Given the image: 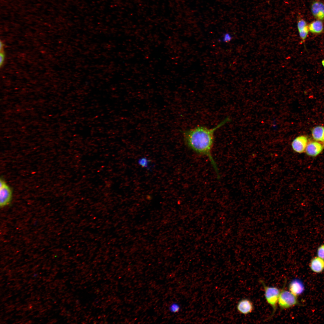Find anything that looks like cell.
<instances>
[{
  "label": "cell",
  "mask_w": 324,
  "mask_h": 324,
  "mask_svg": "<svg viewBox=\"0 0 324 324\" xmlns=\"http://www.w3.org/2000/svg\"><path fill=\"white\" fill-rule=\"evenodd\" d=\"M230 120L227 117L212 128L200 126L185 130L183 132L184 141L187 146L197 153L208 158L218 178L219 171L211 154L214 140V134L216 130Z\"/></svg>",
  "instance_id": "6da1fadb"
},
{
  "label": "cell",
  "mask_w": 324,
  "mask_h": 324,
  "mask_svg": "<svg viewBox=\"0 0 324 324\" xmlns=\"http://www.w3.org/2000/svg\"><path fill=\"white\" fill-rule=\"evenodd\" d=\"M286 279L279 295L278 304L282 310H285L294 307L298 304L297 296L290 291L285 290Z\"/></svg>",
  "instance_id": "7a4b0ae2"
},
{
  "label": "cell",
  "mask_w": 324,
  "mask_h": 324,
  "mask_svg": "<svg viewBox=\"0 0 324 324\" xmlns=\"http://www.w3.org/2000/svg\"><path fill=\"white\" fill-rule=\"evenodd\" d=\"M260 282L264 290V295L266 300L272 308V312L268 318L270 319L273 316L277 309L281 290L276 287L266 286L262 280Z\"/></svg>",
  "instance_id": "3957f363"
},
{
  "label": "cell",
  "mask_w": 324,
  "mask_h": 324,
  "mask_svg": "<svg viewBox=\"0 0 324 324\" xmlns=\"http://www.w3.org/2000/svg\"><path fill=\"white\" fill-rule=\"evenodd\" d=\"M308 137L305 135H300L296 137L292 142L291 146L296 152L302 153L305 151L308 144Z\"/></svg>",
  "instance_id": "277c9868"
},
{
  "label": "cell",
  "mask_w": 324,
  "mask_h": 324,
  "mask_svg": "<svg viewBox=\"0 0 324 324\" xmlns=\"http://www.w3.org/2000/svg\"><path fill=\"white\" fill-rule=\"evenodd\" d=\"M312 14L316 20L324 21V3L319 1L313 2L311 5Z\"/></svg>",
  "instance_id": "5b68a950"
},
{
  "label": "cell",
  "mask_w": 324,
  "mask_h": 324,
  "mask_svg": "<svg viewBox=\"0 0 324 324\" xmlns=\"http://www.w3.org/2000/svg\"><path fill=\"white\" fill-rule=\"evenodd\" d=\"M12 196V190L6 183L0 188V207H3L8 205L11 201Z\"/></svg>",
  "instance_id": "8992f818"
},
{
  "label": "cell",
  "mask_w": 324,
  "mask_h": 324,
  "mask_svg": "<svg viewBox=\"0 0 324 324\" xmlns=\"http://www.w3.org/2000/svg\"><path fill=\"white\" fill-rule=\"evenodd\" d=\"M238 310L241 314L247 315L251 313L254 309L252 302L247 298L243 299L238 303L237 306Z\"/></svg>",
  "instance_id": "52a82bcc"
},
{
  "label": "cell",
  "mask_w": 324,
  "mask_h": 324,
  "mask_svg": "<svg viewBox=\"0 0 324 324\" xmlns=\"http://www.w3.org/2000/svg\"><path fill=\"white\" fill-rule=\"evenodd\" d=\"M323 148L322 146L319 142L312 141L308 144L305 151L308 155L315 157L322 152Z\"/></svg>",
  "instance_id": "ba28073f"
},
{
  "label": "cell",
  "mask_w": 324,
  "mask_h": 324,
  "mask_svg": "<svg viewBox=\"0 0 324 324\" xmlns=\"http://www.w3.org/2000/svg\"><path fill=\"white\" fill-rule=\"evenodd\" d=\"M288 288L289 291L297 296L302 294L304 289L302 282L297 279H293L290 282Z\"/></svg>",
  "instance_id": "9c48e42d"
},
{
  "label": "cell",
  "mask_w": 324,
  "mask_h": 324,
  "mask_svg": "<svg viewBox=\"0 0 324 324\" xmlns=\"http://www.w3.org/2000/svg\"><path fill=\"white\" fill-rule=\"evenodd\" d=\"M297 26L299 36L302 43L306 39L309 32L308 26L306 21L304 19L300 18L298 20Z\"/></svg>",
  "instance_id": "30bf717a"
},
{
  "label": "cell",
  "mask_w": 324,
  "mask_h": 324,
  "mask_svg": "<svg viewBox=\"0 0 324 324\" xmlns=\"http://www.w3.org/2000/svg\"><path fill=\"white\" fill-rule=\"evenodd\" d=\"M310 267L311 270L316 273H320L324 270V260L317 256L311 260Z\"/></svg>",
  "instance_id": "8fae6325"
},
{
  "label": "cell",
  "mask_w": 324,
  "mask_h": 324,
  "mask_svg": "<svg viewBox=\"0 0 324 324\" xmlns=\"http://www.w3.org/2000/svg\"><path fill=\"white\" fill-rule=\"evenodd\" d=\"M309 32L314 34H320L324 31V26L323 21L318 20H314L308 25Z\"/></svg>",
  "instance_id": "7c38bea8"
},
{
  "label": "cell",
  "mask_w": 324,
  "mask_h": 324,
  "mask_svg": "<svg viewBox=\"0 0 324 324\" xmlns=\"http://www.w3.org/2000/svg\"><path fill=\"white\" fill-rule=\"evenodd\" d=\"M312 135L315 140L324 142V127L318 126L314 128L312 130Z\"/></svg>",
  "instance_id": "4fadbf2b"
},
{
  "label": "cell",
  "mask_w": 324,
  "mask_h": 324,
  "mask_svg": "<svg viewBox=\"0 0 324 324\" xmlns=\"http://www.w3.org/2000/svg\"><path fill=\"white\" fill-rule=\"evenodd\" d=\"M232 38V36L230 33L225 32L223 34L220 41L223 43H227L230 42Z\"/></svg>",
  "instance_id": "5bb4252c"
},
{
  "label": "cell",
  "mask_w": 324,
  "mask_h": 324,
  "mask_svg": "<svg viewBox=\"0 0 324 324\" xmlns=\"http://www.w3.org/2000/svg\"><path fill=\"white\" fill-rule=\"evenodd\" d=\"M150 161L147 158H142L139 159L138 163L142 167L147 168L148 166Z\"/></svg>",
  "instance_id": "9a60e30c"
},
{
  "label": "cell",
  "mask_w": 324,
  "mask_h": 324,
  "mask_svg": "<svg viewBox=\"0 0 324 324\" xmlns=\"http://www.w3.org/2000/svg\"><path fill=\"white\" fill-rule=\"evenodd\" d=\"M317 254V256L324 260V244L321 245L318 248Z\"/></svg>",
  "instance_id": "2e32d148"
},
{
  "label": "cell",
  "mask_w": 324,
  "mask_h": 324,
  "mask_svg": "<svg viewBox=\"0 0 324 324\" xmlns=\"http://www.w3.org/2000/svg\"><path fill=\"white\" fill-rule=\"evenodd\" d=\"M179 306L176 303H172L170 305L169 309L170 311L173 313L177 312L179 310Z\"/></svg>",
  "instance_id": "e0dca14e"
},
{
  "label": "cell",
  "mask_w": 324,
  "mask_h": 324,
  "mask_svg": "<svg viewBox=\"0 0 324 324\" xmlns=\"http://www.w3.org/2000/svg\"><path fill=\"white\" fill-rule=\"evenodd\" d=\"M0 67H1L4 64L5 59V55L4 51L0 52Z\"/></svg>",
  "instance_id": "ac0fdd59"
},
{
  "label": "cell",
  "mask_w": 324,
  "mask_h": 324,
  "mask_svg": "<svg viewBox=\"0 0 324 324\" xmlns=\"http://www.w3.org/2000/svg\"><path fill=\"white\" fill-rule=\"evenodd\" d=\"M0 52L3 51L4 46V45L1 41H0Z\"/></svg>",
  "instance_id": "d6986e66"
},
{
  "label": "cell",
  "mask_w": 324,
  "mask_h": 324,
  "mask_svg": "<svg viewBox=\"0 0 324 324\" xmlns=\"http://www.w3.org/2000/svg\"><path fill=\"white\" fill-rule=\"evenodd\" d=\"M5 184H6V183L2 179H0V188H1Z\"/></svg>",
  "instance_id": "ffe728a7"
},
{
  "label": "cell",
  "mask_w": 324,
  "mask_h": 324,
  "mask_svg": "<svg viewBox=\"0 0 324 324\" xmlns=\"http://www.w3.org/2000/svg\"><path fill=\"white\" fill-rule=\"evenodd\" d=\"M322 64L323 67L324 68V59L322 61Z\"/></svg>",
  "instance_id": "44dd1931"
},
{
  "label": "cell",
  "mask_w": 324,
  "mask_h": 324,
  "mask_svg": "<svg viewBox=\"0 0 324 324\" xmlns=\"http://www.w3.org/2000/svg\"><path fill=\"white\" fill-rule=\"evenodd\" d=\"M323 146H324V144H323Z\"/></svg>",
  "instance_id": "7402d4cb"
}]
</instances>
